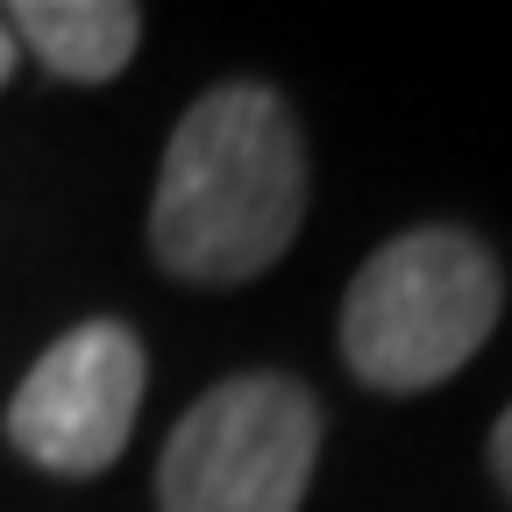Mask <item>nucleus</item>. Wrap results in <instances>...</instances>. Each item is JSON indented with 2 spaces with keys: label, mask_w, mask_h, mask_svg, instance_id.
<instances>
[{
  "label": "nucleus",
  "mask_w": 512,
  "mask_h": 512,
  "mask_svg": "<svg viewBox=\"0 0 512 512\" xmlns=\"http://www.w3.org/2000/svg\"><path fill=\"white\" fill-rule=\"evenodd\" d=\"M320 456V406L292 377H228L192 406L157 470L164 512H299Z\"/></svg>",
  "instance_id": "obj_3"
},
{
  "label": "nucleus",
  "mask_w": 512,
  "mask_h": 512,
  "mask_svg": "<svg viewBox=\"0 0 512 512\" xmlns=\"http://www.w3.org/2000/svg\"><path fill=\"white\" fill-rule=\"evenodd\" d=\"M57 79H114L128 57H136V36H143V15L121 8V0H22L15 22H8Z\"/></svg>",
  "instance_id": "obj_5"
},
{
  "label": "nucleus",
  "mask_w": 512,
  "mask_h": 512,
  "mask_svg": "<svg viewBox=\"0 0 512 512\" xmlns=\"http://www.w3.org/2000/svg\"><path fill=\"white\" fill-rule=\"evenodd\" d=\"M498 264L463 228L392 235L342 299V356L377 392H427L456 377L498 328Z\"/></svg>",
  "instance_id": "obj_2"
},
{
  "label": "nucleus",
  "mask_w": 512,
  "mask_h": 512,
  "mask_svg": "<svg viewBox=\"0 0 512 512\" xmlns=\"http://www.w3.org/2000/svg\"><path fill=\"white\" fill-rule=\"evenodd\" d=\"M143 406V342L121 320H86L36 356L8 406V441L36 470L93 477L121 456Z\"/></svg>",
  "instance_id": "obj_4"
},
{
  "label": "nucleus",
  "mask_w": 512,
  "mask_h": 512,
  "mask_svg": "<svg viewBox=\"0 0 512 512\" xmlns=\"http://www.w3.org/2000/svg\"><path fill=\"white\" fill-rule=\"evenodd\" d=\"M491 470H498V484L512 491V406H505L498 427H491Z\"/></svg>",
  "instance_id": "obj_6"
},
{
  "label": "nucleus",
  "mask_w": 512,
  "mask_h": 512,
  "mask_svg": "<svg viewBox=\"0 0 512 512\" xmlns=\"http://www.w3.org/2000/svg\"><path fill=\"white\" fill-rule=\"evenodd\" d=\"M306 214V150L271 86H214L164 143L150 249L185 285L264 278Z\"/></svg>",
  "instance_id": "obj_1"
},
{
  "label": "nucleus",
  "mask_w": 512,
  "mask_h": 512,
  "mask_svg": "<svg viewBox=\"0 0 512 512\" xmlns=\"http://www.w3.org/2000/svg\"><path fill=\"white\" fill-rule=\"evenodd\" d=\"M8 72H15V36H8V22H0V86H8Z\"/></svg>",
  "instance_id": "obj_7"
}]
</instances>
